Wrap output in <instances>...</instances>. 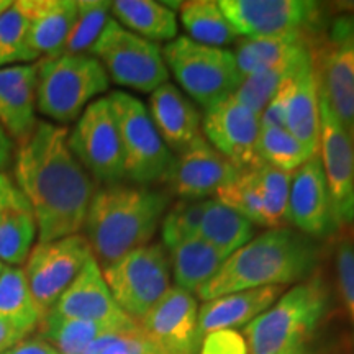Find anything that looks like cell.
<instances>
[{
    "mask_svg": "<svg viewBox=\"0 0 354 354\" xmlns=\"http://www.w3.org/2000/svg\"><path fill=\"white\" fill-rule=\"evenodd\" d=\"M69 131L37 122L13 153V180L32 205L38 243L77 234L84 228L94 183L71 151Z\"/></svg>",
    "mask_w": 354,
    "mask_h": 354,
    "instance_id": "1",
    "label": "cell"
},
{
    "mask_svg": "<svg viewBox=\"0 0 354 354\" xmlns=\"http://www.w3.org/2000/svg\"><path fill=\"white\" fill-rule=\"evenodd\" d=\"M320 259V245L313 238L299 230H269L228 256L197 295L207 302L233 292L305 281L315 274Z\"/></svg>",
    "mask_w": 354,
    "mask_h": 354,
    "instance_id": "2",
    "label": "cell"
},
{
    "mask_svg": "<svg viewBox=\"0 0 354 354\" xmlns=\"http://www.w3.org/2000/svg\"><path fill=\"white\" fill-rule=\"evenodd\" d=\"M169 205V196L143 185L112 184L94 194L86 238L100 269L148 245Z\"/></svg>",
    "mask_w": 354,
    "mask_h": 354,
    "instance_id": "3",
    "label": "cell"
},
{
    "mask_svg": "<svg viewBox=\"0 0 354 354\" xmlns=\"http://www.w3.org/2000/svg\"><path fill=\"white\" fill-rule=\"evenodd\" d=\"M328 287L315 272L281 295L243 330L248 354H304L328 310Z\"/></svg>",
    "mask_w": 354,
    "mask_h": 354,
    "instance_id": "4",
    "label": "cell"
},
{
    "mask_svg": "<svg viewBox=\"0 0 354 354\" xmlns=\"http://www.w3.org/2000/svg\"><path fill=\"white\" fill-rule=\"evenodd\" d=\"M37 64V110L53 122L77 120L92 99L109 91L107 73L92 55H59Z\"/></svg>",
    "mask_w": 354,
    "mask_h": 354,
    "instance_id": "5",
    "label": "cell"
},
{
    "mask_svg": "<svg viewBox=\"0 0 354 354\" xmlns=\"http://www.w3.org/2000/svg\"><path fill=\"white\" fill-rule=\"evenodd\" d=\"M308 50L318 94L354 140V13L312 30Z\"/></svg>",
    "mask_w": 354,
    "mask_h": 354,
    "instance_id": "6",
    "label": "cell"
},
{
    "mask_svg": "<svg viewBox=\"0 0 354 354\" xmlns=\"http://www.w3.org/2000/svg\"><path fill=\"white\" fill-rule=\"evenodd\" d=\"M162 57L177 82L205 110L233 95L243 81L232 51L196 43L187 37L167 43Z\"/></svg>",
    "mask_w": 354,
    "mask_h": 354,
    "instance_id": "7",
    "label": "cell"
},
{
    "mask_svg": "<svg viewBox=\"0 0 354 354\" xmlns=\"http://www.w3.org/2000/svg\"><path fill=\"white\" fill-rule=\"evenodd\" d=\"M112 297L135 322L171 289V259L162 245H145L102 269Z\"/></svg>",
    "mask_w": 354,
    "mask_h": 354,
    "instance_id": "8",
    "label": "cell"
},
{
    "mask_svg": "<svg viewBox=\"0 0 354 354\" xmlns=\"http://www.w3.org/2000/svg\"><path fill=\"white\" fill-rule=\"evenodd\" d=\"M88 53L100 61L107 76L118 86L154 92L169 79L158 44L123 28L115 19L107 21Z\"/></svg>",
    "mask_w": 354,
    "mask_h": 354,
    "instance_id": "9",
    "label": "cell"
},
{
    "mask_svg": "<svg viewBox=\"0 0 354 354\" xmlns=\"http://www.w3.org/2000/svg\"><path fill=\"white\" fill-rule=\"evenodd\" d=\"M109 100L120 133L125 177L143 187L165 179L172 154L143 102L122 91L112 92Z\"/></svg>",
    "mask_w": 354,
    "mask_h": 354,
    "instance_id": "10",
    "label": "cell"
},
{
    "mask_svg": "<svg viewBox=\"0 0 354 354\" xmlns=\"http://www.w3.org/2000/svg\"><path fill=\"white\" fill-rule=\"evenodd\" d=\"M91 258L92 248L82 234L37 243L25 261V277L41 318L55 308L64 290Z\"/></svg>",
    "mask_w": 354,
    "mask_h": 354,
    "instance_id": "11",
    "label": "cell"
},
{
    "mask_svg": "<svg viewBox=\"0 0 354 354\" xmlns=\"http://www.w3.org/2000/svg\"><path fill=\"white\" fill-rule=\"evenodd\" d=\"M68 145L79 165L99 183L112 185L125 177L120 133L109 97L87 105L69 133Z\"/></svg>",
    "mask_w": 354,
    "mask_h": 354,
    "instance_id": "12",
    "label": "cell"
},
{
    "mask_svg": "<svg viewBox=\"0 0 354 354\" xmlns=\"http://www.w3.org/2000/svg\"><path fill=\"white\" fill-rule=\"evenodd\" d=\"M228 24L246 38L312 32L320 21V6L304 0H221Z\"/></svg>",
    "mask_w": 354,
    "mask_h": 354,
    "instance_id": "13",
    "label": "cell"
},
{
    "mask_svg": "<svg viewBox=\"0 0 354 354\" xmlns=\"http://www.w3.org/2000/svg\"><path fill=\"white\" fill-rule=\"evenodd\" d=\"M336 225L344 230L354 225V140L320 97V140H318Z\"/></svg>",
    "mask_w": 354,
    "mask_h": 354,
    "instance_id": "14",
    "label": "cell"
},
{
    "mask_svg": "<svg viewBox=\"0 0 354 354\" xmlns=\"http://www.w3.org/2000/svg\"><path fill=\"white\" fill-rule=\"evenodd\" d=\"M154 354H198V307L192 294L171 287L138 322Z\"/></svg>",
    "mask_w": 354,
    "mask_h": 354,
    "instance_id": "15",
    "label": "cell"
},
{
    "mask_svg": "<svg viewBox=\"0 0 354 354\" xmlns=\"http://www.w3.org/2000/svg\"><path fill=\"white\" fill-rule=\"evenodd\" d=\"M202 130L216 151L240 171L259 167V115L240 104L233 95L205 110Z\"/></svg>",
    "mask_w": 354,
    "mask_h": 354,
    "instance_id": "16",
    "label": "cell"
},
{
    "mask_svg": "<svg viewBox=\"0 0 354 354\" xmlns=\"http://www.w3.org/2000/svg\"><path fill=\"white\" fill-rule=\"evenodd\" d=\"M240 172L209 141L201 138L172 158L162 180L183 201H202L236 179Z\"/></svg>",
    "mask_w": 354,
    "mask_h": 354,
    "instance_id": "17",
    "label": "cell"
},
{
    "mask_svg": "<svg viewBox=\"0 0 354 354\" xmlns=\"http://www.w3.org/2000/svg\"><path fill=\"white\" fill-rule=\"evenodd\" d=\"M53 310L63 317L94 322L122 333L138 330V322L128 317L115 302L95 258L87 261Z\"/></svg>",
    "mask_w": 354,
    "mask_h": 354,
    "instance_id": "18",
    "label": "cell"
},
{
    "mask_svg": "<svg viewBox=\"0 0 354 354\" xmlns=\"http://www.w3.org/2000/svg\"><path fill=\"white\" fill-rule=\"evenodd\" d=\"M289 223L318 240L338 232L323 166L318 153L294 171L289 194Z\"/></svg>",
    "mask_w": 354,
    "mask_h": 354,
    "instance_id": "19",
    "label": "cell"
},
{
    "mask_svg": "<svg viewBox=\"0 0 354 354\" xmlns=\"http://www.w3.org/2000/svg\"><path fill=\"white\" fill-rule=\"evenodd\" d=\"M37 236V220L28 198L8 172H0V261L20 268Z\"/></svg>",
    "mask_w": 354,
    "mask_h": 354,
    "instance_id": "20",
    "label": "cell"
},
{
    "mask_svg": "<svg viewBox=\"0 0 354 354\" xmlns=\"http://www.w3.org/2000/svg\"><path fill=\"white\" fill-rule=\"evenodd\" d=\"M38 64L0 68V127L17 143L37 125Z\"/></svg>",
    "mask_w": 354,
    "mask_h": 354,
    "instance_id": "21",
    "label": "cell"
},
{
    "mask_svg": "<svg viewBox=\"0 0 354 354\" xmlns=\"http://www.w3.org/2000/svg\"><path fill=\"white\" fill-rule=\"evenodd\" d=\"M149 117L169 151L183 153L202 138L201 113L174 84H162L149 97Z\"/></svg>",
    "mask_w": 354,
    "mask_h": 354,
    "instance_id": "22",
    "label": "cell"
},
{
    "mask_svg": "<svg viewBox=\"0 0 354 354\" xmlns=\"http://www.w3.org/2000/svg\"><path fill=\"white\" fill-rule=\"evenodd\" d=\"M286 286H268L233 292L207 300L198 310V333L202 336L218 330H236L246 326L264 313L281 297Z\"/></svg>",
    "mask_w": 354,
    "mask_h": 354,
    "instance_id": "23",
    "label": "cell"
},
{
    "mask_svg": "<svg viewBox=\"0 0 354 354\" xmlns=\"http://www.w3.org/2000/svg\"><path fill=\"white\" fill-rule=\"evenodd\" d=\"M30 15V44L37 59L59 56L77 15L74 0H24Z\"/></svg>",
    "mask_w": 354,
    "mask_h": 354,
    "instance_id": "24",
    "label": "cell"
},
{
    "mask_svg": "<svg viewBox=\"0 0 354 354\" xmlns=\"http://www.w3.org/2000/svg\"><path fill=\"white\" fill-rule=\"evenodd\" d=\"M286 130L300 143L318 153L320 140V94L312 66V56L297 71L292 81V92L287 104Z\"/></svg>",
    "mask_w": 354,
    "mask_h": 354,
    "instance_id": "25",
    "label": "cell"
},
{
    "mask_svg": "<svg viewBox=\"0 0 354 354\" xmlns=\"http://www.w3.org/2000/svg\"><path fill=\"white\" fill-rule=\"evenodd\" d=\"M169 256L176 287L189 294H197L210 279L216 276L221 266L228 259L201 236L190 238L174 246L169 250Z\"/></svg>",
    "mask_w": 354,
    "mask_h": 354,
    "instance_id": "26",
    "label": "cell"
},
{
    "mask_svg": "<svg viewBox=\"0 0 354 354\" xmlns=\"http://www.w3.org/2000/svg\"><path fill=\"white\" fill-rule=\"evenodd\" d=\"M110 12L127 30L149 41H169L177 35L176 13L154 0H115Z\"/></svg>",
    "mask_w": 354,
    "mask_h": 354,
    "instance_id": "27",
    "label": "cell"
},
{
    "mask_svg": "<svg viewBox=\"0 0 354 354\" xmlns=\"http://www.w3.org/2000/svg\"><path fill=\"white\" fill-rule=\"evenodd\" d=\"M310 32L245 38L236 44L233 56L241 79L281 63L286 57L308 48Z\"/></svg>",
    "mask_w": 354,
    "mask_h": 354,
    "instance_id": "28",
    "label": "cell"
},
{
    "mask_svg": "<svg viewBox=\"0 0 354 354\" xmlns=\"http://www.w3.org/2000/svg\"><path fill=\"white\" fill-rule=\"evenodd\" d=\"M198 236L228 258L253 240L254 227L238 212L223 205L216 198H209Z\"/></svg>",
    "mask_w": 354,
    "mask_h": 354,
    "instance_id": "29",
    "label": "cell"
},
{
    "mask_svg": "<svg viewBox=\"0 0 354 354\" xmlns=\"http://www.w3.org/2000/svg\"><path fill=\"white\" fill-rule=\"evenodd\" d=\"M0 320L28 336L41 322L24 269L19 266L6 264L0 272Z\"/></svg>",
    "mask_w": 354,
    "mask_h": 354,
    "instance_id": "30",
    "label": "cell"
},
{
    "mask_svg": "<svg viewBox=\"0 0 354 354\" xmlns=\"http://www.w3.org/2000/svg\"><path fill=\"white\" fill-rule=\"evenodd\" d=\"M310 59V50L295 53L289 57H286L281 63L271 66V68L259 71V73L251 74V76L243 77L240 86L234 91L233 97L240 104L245 105L254 113L261 115L269 100L274 94L281 88L290 77L295 76V73Z\"/></svg>",
    "mask_w": 354,
    "mask_h": 354,
    "instance_id": "31",
    "label": "cell"
},
{
    "mask_svg": "<svg viewBox=\"0 0 354 354\" xmlns=\"http://www.w3.org/2000/svg\"><path fill=\"white\" fill-rule=\"evenodd\" d=\"M37 331L39 338L50 343L59 354H84L88 344L113 330L94 322L63 317L56 310H50L41 318Z\"/></svg>",
    "mask_w": 354,
    "mask_h": 354,
    "instance_id": "32",
    "label": "cell"
},
{
    "mask_svg": "<svg viewBox=\"0 0 354 354\" xmlns=\"http://www.w3.org/2000/svg\"><path fill=\"white\" fill-rule=\"evenodd\" d=\"M180 21L192 41L207 46H227L236 39V32L228 24L218 2L214 0H189L179 3Z\"/></svg>",
    "mask_w": 354,
    "mask_h": 354,
    "instance_id": "33",
    "label": "cell"
},
{
    "mask_svg": "<svg viewBox=\"0 0 354 354\" xmlns=\"http://www.w3.org/2000/svg\"><path fill=\"white\" fill-rule=\"evenodd\" d=\"M315 154L286 128H261L258 140V159L261 165L290 174Z\"/></svg>",
    "mask_w": 354,
    "mask_h": 354,
    "instance_id": "34",
    "label": "cell"
},
{
    "mask_svg": "<svg viewBox=\"0 0 354 354\" xmlns=\"http://www.w3.org/2000/svg\"><path fill=\"white\" fill-rule=\"evenodd\" d=\"M33 61L37 56L30 44V15L24 0H19L0 15V68Z\"/></svg>",
    "mask_w": 354,
    "mask_h": 354,
    "instance_id": "35",
    "label": "cell"
},
{
    "mask_svg": "<svg viewBox=\"0 0 354 354\" xmlns=\"http://www.w3.org/2000/svg\"><path fill=\"white\" fill-rule=\"evenodd\" d=\"M256 180L263 198L264 220L268 228H286L289 223L290 174L266 165L254 167Z\"/></svg>",
    "mask_w": 354,
    "mask_h": 354,
    "instance_id": "36",
    "label": "cell"
},
{
    "mask_svg": "<svg viewBox=\"0 0 354 354\" xmlns=\"http://www.w3.org/2000/svg\"><path fill=\"white\" fill-rule=\"evenodd\" d=\"M110 2L105 0H79L77 15L61 55H87L105 28Z\"/></svg>",
    "mask_w": 354,
    "mask_h": 354,
    "instance_id": "37",
    "label": "cell"
},
{
    "mask_svg": "<svg viewBox=\"0 0 354 354\" xmlns=\"http://www.w3.org/2000/svg\"><path fill=\"white\" fill-rule=\"evenodd\" d=\"M216 201L245 216L251 223L266 227L263 198L254 169L241 171L240 176L216 192Z\"/></svg>",
    "mask_w": 354,
    "mask_h": 354,
    "instance_id": "38",
    "label": "cell"
},
{
    "mask_svg": "<svg viewBox=\"0 0 354 354\" xmlns=\"http://www.w3.org/2000/svg\"><path fill=\"white\" fill-rule=\"evenodd\" d=\"M207 198L202 201H179L167 212L161 223L162 246L167 251L187 241L190 238L198 236V230L205 212Z\"/></svg>",
    "mask_w": 354,
    "mask_h": 354,
    "instance_id": "39",
    "label": "cell"
},
{
    "mask_svg": "<svg viewBox=\"0 0 354 354\" xmlns=\"http://www.w3.org/2000/svg\"><path fill=\"white\" fill-rule=\"evenodd\" d=\"M336 287L354 330V233L344 232L335 240Z\"/></svg>",
    "mask_w": 354,
    "mask_h": 354,
    "instance_id": "40",
    "label": "cell"
},
{
    "mask_svg": "<svg viewBox=\"0 0 354 354\" xmlns=\"http://www.w3.org/2000/svg\"><path fill=\"white\" fill-rule=\"evenodd\" d=\"M84 354H154V351L138 326L135 331H112L100 336L88 344Z\"/></svg>",
    "mask_w": 354,
    "mask_h": 354,
    "instance_id": "41",
    "label": "cell"
},
{
    "mask_svg": "<svg viewBox=\"0 0 354 354\" xmlns=\"http://www.w3.org/2000/svg\"><path fill=\"white\" fill-rule=\"evenodd\" d=\"M198 354H248V344L240 331L218 330L202 336Z\"/></svg>",
    "mask_w": 354,
    "mask_h": 354,
    "instance_id": "42",
    "label": "cell"
},
{
    "mask_svg": "<svg viewBox=\"0 0 354 354\" xmlns=\"http://www.w3.org/2000/svg\"><path fill=\"white\" fill-rule=\"evenodd\" d=\"M297 74V73H295ZM292 81L294 77H290L284 86L274 94V97L269 100V104L266 105L263 113L259 115L261 128L264 127H277V128H286V115H287V104H289V97L292 92Z\"/></svg>",
    "mask_w": 354,
    "mask_h": 354,
    "instance_id": "43",
    "label": "cell"
},
{
    "mask_svg": "<svg viewBox=\"0 0 354 354\" xmlns=\"http://www.w3.org/2000/svg\"><path fill=\"white\" fill-rule=\"evenodd\" d=\"M3 354H59L50 343H46L39 336H28L21 339L15 346L8 349Z\"/></svg>",
    "mask_w": 354,
    "mask_h": 354,
    "instance_id": "44",
    "label": "cell"
},
{
    "mask_svg": "<svg viewBox=\"0 0 354 354\" xmlns=\"http://www.w3.org/2000/svg\"><path fill=\"white\" fill-rule=\"evenodd\" d=\"M25 338H28V335H25L24 331L17 330L15 326L0 320V354L8 351V349L15 346L17 343H20Z\"/></svg>",
    "mask_w": 354,
    "mask_h": 354,
    "instance_id": "45",
    "label": "cell"
},
{
    "mask_svg": "<svg viewBox=\"0 0 354 354\" xmlns=\"http://www.w3.org/2000/svg\"><path fill=\"white\" fill-rule=\"evenodd\" d=\"M13 153H15V145L0 127V172H6L13 158Z\"/></svg>",
    "mask_w": 354,
    "mask_h": 354,
    "instance_id": "46",
    "label": "cell"
},
{
    "mask_svg": "<svg viewBox=\"0 0 354 354\" xmlns=\"http://www.w3.org/2000/svg\"><path fill=\"white\" fill-rule=\"evenodd\" d=\"M12 6H13L12 0H0V15H2L3 12H7Z\"/></svg>",
    "mask_w": 354,
    "mask_h": 354,
    "instance_id": "47",
    "label": "cell"
},
{
    "mask_svg": "<svg viewBox=\"0 0 354 354\" xmlns=\"http://www.w3.org/2000/svg\"><path fill=\"white\" fill-rule=\"evenodd\" d=\"M3 266H6V264H3V263H2V261H0V272H2V269H3Z\"/></svg>",
    "mask_w": 354,
    "mask_h": 354,
    "instance_id": "48",
    "label": "cell"
}]
</instances>
